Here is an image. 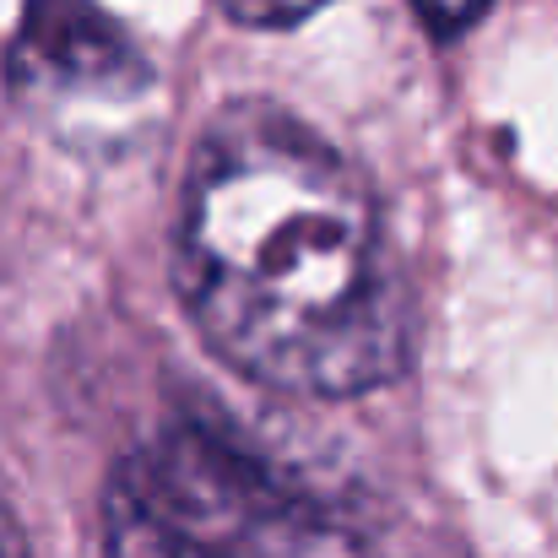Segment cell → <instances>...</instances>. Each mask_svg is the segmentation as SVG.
I'll return each mask as SVG.
<instances>
[{
  "mask_svg": "<svg viewBox=\"0 0 558 558\" xmlns=\"http://www.w3.org/2000/svg\"><path fill=\"white\" fill-rule=\"evenodd\" d=\"M174 288L244 379L353 401L407 369V282L369 180L277 104H228L195 142Z\"/></svg>",
  "mask_w": 558,
  "mask_h": 558,
  "instance_id": "6da1fadb",
  "label": "cell"
},
{
  "mask_svg": "<svg viewBox=\"0 0 558 558\" xmlns=\"http://www.w3.org/2000/svg\"><path fill=\"white\" fill-rule=\"evenodd\" d=\"M310 537L315 494L211 412L174 417L104 483V558H288Z\"/></svg>",
  "mask_w": 558,
  "mask_h": 558,
  "instance_id": "7a4b0ae2",
  "label": "cell"
},
{
  "mask_svg": "<svg viewBox=\"0 0 558 558\" xmlns=\"http://www.w3.org/2000/svg\"><path fill=\"white\" fill-rule=\"evenodd\" d=\"M153 82L136 38L93 0H27L5 44V87L22 104H131Z\"/></svg>",
  "mask_w": 558,
  "mask_h": 558,
  "instance_id": "3957f363",
  "label": "cell"
},
{
  "mask_svg": "<svg viewBox=\"0 0 558 558\" xmlns=\"http://www.w3.org/2000/svg\"><path fill=\"white\" fill-rule=\"evenodd\" d=\"M326 0H222V11L244 27H293L304 16H315Z\"/></svg>",
  "mask_w": 558,
  "mask_h": 558,
  "instance_id": "277c9868",
  "label": "cell"
},
{
  "mask_svg": "<svg viewBox=\"0 0 558 558\" xmlns=\"http://www.w3.org/2000/svg\"><path fill=\"white\" fill-rule=\"evenodd\" d=\"M412 11L423 16V27L434 38H461L488 11V0H412Z\"/></svg>",
  "mask_w": 558,
  "mask_h": 558,
  "instance_id": "5b68a950",
  "label": "cell"
},
{
  "mask_svg": "<svg viewBox=\"0 0 558 558\" xmlns=\"http://www.w3.org/2000/svg\"><path fill=\"white\" fill-rule=\"evenodd\" d=\"M0 558H33V554H27L22 526H16V515L5 510V499H0Z\"/></svg>",
  "mask_w": 558,
  "mask_h": 558,
  "instance_id": "8992f818",
  "label": "cell"
}]
</instances>
